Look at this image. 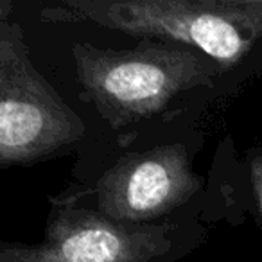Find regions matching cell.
<instances>
[{
  "mask_svg": "<svg viewBox=\"0 0 262 262\" xmlns=\"http://www.w3.org/2000/svg\"><path fill=\"white\" fill-rule=\"evenodd\" d=\"M52 24L90 22L129 36L187 45L230 69L262 40V0H65Z\"/></svg>",
  "mask_w": 262,
  "mask_h": 262,
  "instance_id": "obj_1",
  "label": "cell"
},
{
  "mask_svg": "<svg viewBox=\"0 0 262 262\" xmlns=\"http://www.w3.org/2000/svg\"><path fill=\"white\" fill-rule=\"evenodd\" d=\"M72 58L81 90L113 129L158 115L178 94L212 84L221 69L198 49L165 41L126 51L76 43Z\"/></svg>",
  "mask_w": 262,
  "mask_h": 262,
  "instance_id": "obj_2",
  "label": "cell"
},
{
  "mask_svg": "<svg viewBox=\"0 0 262 262\" xmlns=\"http://www.w3.org/2000/svg\"><path fill=\"white\" fill-rule=\"evenodd\" d=\"M0 4V167L31 165L70 149L84 124L29 58L22 27Z\"/></svg>",
  "mask_w": 262,
  "mask_h": 262,
  "instance_id": "obj_3",
  "label": "cell"
},
{
  "mask_svg": "<svg viewBox=\"0 0 262 262\" xmlns=\"http://www.w3.org/2000/svg\"><path fill=\"white\" fill-rule=\"evenodd\" d=\"M172 226L127 225L86 208H58L40 244L2 243L0 262H160Z\"/></svg>",
  "mask_w": 262,
  "mask_h": 262,
  "instance_id": "obj_4",
  "label": "cell"
},
{
  "mask_svg": "<svg viewBox=\"0 0 262 262\" xmlns=\"http://www.w3.org/2000/svg\"><path fill=\"white\" fill-rule=\"evenodd\" d=\"M183 146L129 153L97 182V207L106 217L142 225L176 210L201 189Z\"/></svg>",
  "mask_w": 262,
  "mask_h": 262,
  "instance_id": "obj_5",
  "label": "cell"
},
{
  "mask_svg": "<svg viewBox=\"0 0 262 262\" xmlns=\"http://www.w3.org/2000/svg\"><path fill=\"white\" fill-rule=\"evenodd\" d=\"M250 178L251 187H253L255 200L260 208V217H262V149L257 147L250 153Z\"/></svg>",
  "mask_w": 262,
  "mask_h": 262,
  "instance_id": "obj_6",
  "label": "cell"
}]
</instances>
